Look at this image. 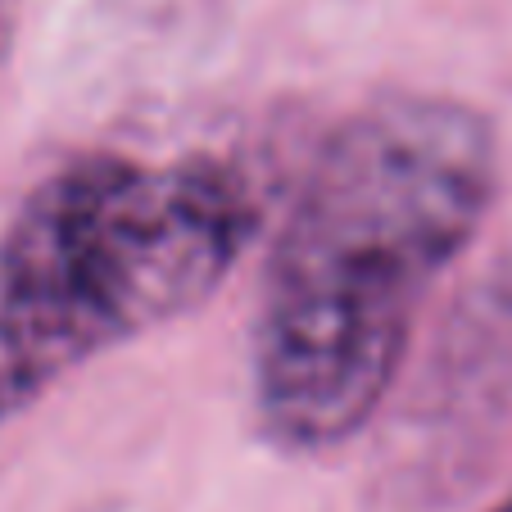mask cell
<instances>
[{
  "label": "cell",
  "mask_w": 512,
  "mask_h": 512,
  "mask_svg": "<svg viewBox=\"0 0 512 512\" xmlns=\"http://www.w3.org/2000/svg\"><path fill=\"white\" fill-rule=\"evenodd\" d=\"M494 191L499 136L454 96L395 91L331 127L268 250L254 313L250 381L268 445L331 454L377 417Z\"/></svg>",
  "instance_id": "6da1fadb"
},
{
  "label": "cell",
  "mask_w": 512,
  "mask_h": 512,
  "mask_svg": "<svg viewBox=\"0 0 512 512\" xmlns=\"http://www.w3.org/2000/svg\"><path fill=\"white\" fill-rule=\"evenodd\" d=\"M254 191L227 159L87 150L0 236V422L145 331L195 313L245 259Z\"/></svg>",
  "instance_id": "7a4b0ae2"
},
{
  "label": "cell",
  "mask_w": 512,
  "mask_h": 512,
  "mask_svg": "<svg viewBox=\"0 0 512 512\" xmlns=\"http://www.w3.org/2000/svg\"><path fill=\"white\" fill-rule=\"evenodd\" d=\"M10 32H14V0H0V59L10 50Z\"/></svg>",
  "instance_id": "3957f363"
},
{
  "label": "cell",
  "mask_w": 512,
  "mask_h": 512,
  "mask_svg": "<svg viewBox=\"0 0 512 512\" xmlns=\"http://www.w3.org/2000/svg\"><path fill=\"white\" fill-rule=\"evenodd\" d=\"M490 512H512V494H503V499L499 503H494V508Z\"/></svg>",
  "instance_id": "277c9868"
}]
</instances>
